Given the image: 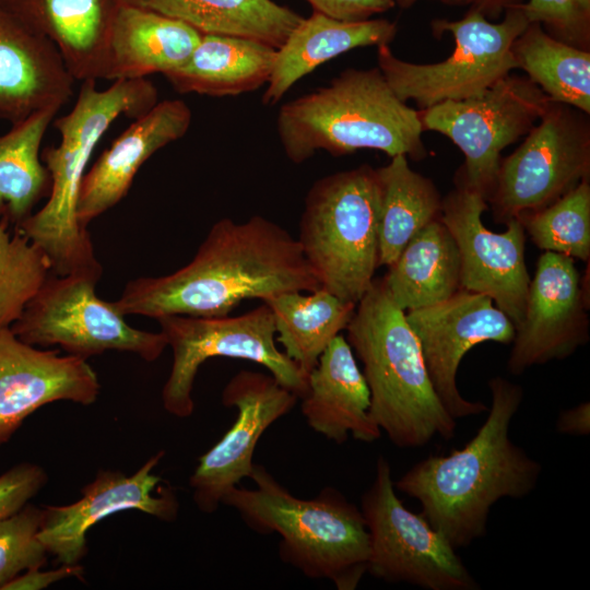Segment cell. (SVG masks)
<instances>
[{
    "instance_id": "cell-1",
    "label": "cell",
    "mask_w": 590,
    "mask_h": 590,
    "mask_svg": "<svg viewBox=\"0 0 590 590\" xmlns=\"http://www.w3.org/2000/svg\"><path fill=\"white\" fill-rule=\"evenodd\" d=\"M319 287L297 239L253 215L245 222L219 220L189 263L170 274L130 280L110 303L125 317H220L245 299Z\"/></svg>"
},
{
    "instance_id": "cell-2",
    "label": "cell",
    "mask_w": 590,
    "mask_h": 590,
    "mask_svg": "<svg viewBox=\"0 0 590 590\" xmlns=\"http://www.w3.org/2000/svg\"><path fill=\"white\" fill-rule=\"evenodd\" d=\"M487 386L491 406L475 435L459 449L416 462L394 482L456 548L483 538L492 507L502 498L528 496L542 474V464L509 435L523 389L502 376Z\"/></svg>"
},
{
    "instance_id": "cell-3",
    "label": "cell",
    "mask_w": 590,
    "mask_h": 590,
    "mask_svg": "<svg viewBox=\"0 0 590 590\" xmlns=\"http://www.w3.org/2000/svg\"><path fill=\"white\" fill-rule=\"evenodd\" d=\"M157 98L155 85L145 78L115 80L103 91L97 90L95 80H85L73 108L55 120L60 143L40 153L51 177L49 196L14 228L46 253L52 273L81 274L96 281L102 278L103 267L91 235L76 216L80 186L92 153L110 125L121 115L140 117Z\"/></svg>"
},
{
    "instance_id": "cell-4",
    "label": "cell",
    "mask_w": 590,
    "mask_h": 590,
    "mask_svg": "<svg viewBox=\"0 0 590 590\" xmlns=\"http://www.w3.org/2000/svg\"><path fill=\"white\" fill-rule=\"evenodd\" d=\"M346 341L363 365L370 415L398 448H422L455 437L457 420L438 398L420 343L382 280L356 304Z\"/></svg>"
},
{
    "instance_id": "cell-5",
    "label": "cell",
    "mask_w": 590,
    "mask_h": 590,
    "mask_svg": "<svg viewBox=\"0 0 590 590\" xmlns=\"http://www.w3.org/2000/svg\"><path fill=\"white\" fill-rule=\"evenodd\" d=\"M276 131L286 157L295 164L319 150L333 156L362 149L414 161L427 156L418 109L396 95L378 67L346 69L327 86L284 103Z\"/></svg>"
},
{
    "instance_id": "cell-6",
    "label": "cell",
    "mask_w": 590,
    "mask_h": 590,
    "mask_svg": "<svg viewBox=\"0 0 590 590\" xmlns=\"http://www.w3.org/2000/svg\"><path fill=\"white\" fill-rule=\"evenodd\" d=\"M253 488L235 486L222 505L235 509L259 534L276 533L282 562L310 579L355 590L367 574L369 536L358 507L340 491L323 488L316 497L294 496L263 465H253Z\"/></svg>"
},
{
    "instance_id": "cell-7",
    "label": "cell",
    "mask_w": 590,
    "mask_h": 590,
    "mask_svg": "<svg viewBox=\"0 0 590 590\" xmlns=\"http://www.w3.org/2000/svg\"><path fill=\"white\" fill-rule=\"evenodd\" d=\"M380 187L367 164L327 175L308 190L296 238L321 288L357 304L379 268Z\"/></svg>"
},
{
    "instance_id": "cell-8",
    "label": "cell",
    "mask_w": 590,
    "mask_h": 590,
    "mask_svg": "<svg viewBox=\"0 0 590 590\" xmlns=\"http://www.w3.org/2000/svg\"><path fill=\"white\" fill-rule=\"evenodd\" d=\"M528 24L520 4L507 9L497 23L475 10H468L460 20L436 19L430 23L434 35L450 33L455 42L448 58L436 63L409 62L384 44L377 46V67L396 95L402 102L413 99L418 109L463 101L517 69L511 47Z\"/></svg>"
},
{
    "instance_id": "cell-9",
    "label": "cell",
    "mask_w": 590,
    "mask_h": 590,
    "mask_svg": "<svg viewBox=\"0 0 590 590\" xmlns=\"http://www.w3.org/2000/svg\"><path fill=\"white\" fill-rule=\"evenodd\" d=\"M173 364L162 389V403L172 415L189 417L194 410L192 389L200 366L212 357L257 363L298 399L307 392V374L280 351L273 315L261 305L238 316L193 317L168 315L156 319Z\"/></svg>"
},
{
    "instance_id": "cell-10",
    "label": "cell",
    "mask_w": 590,
    "mask_h": 590,
    "mask_svg": "<svg viewBox=\"0 0 590 590\" xmlns=\"http://www.w3.org/2000/svg\"><path fill=\"white\" fill-rule=\"evenodd\" d=\"M369 536L367 573L387 582L426 590H479L457 548L422 514L398 497L388 459L379 456L374 479L361 498Z\"/></svg>"
},
{
    "instance_id": "cell-11",
    "label": "cell",
    "mask_w": 590,
    "mask_h": 590,
    "mask_svg": "<svg viewBox=\"0 0 590 590\" xmlns=\"http://www.w3.org/2000/svg\"><path fill=\"white\" fill-rule=\"evenodd\" d=\"M551 99L527 75L509 74L484 93L418 109L423 131L449 138L464 155L455 181L489 198L502 152L526 135Z\"/></svg>"
},
{
    "instance_id": "cell-12",
    "label": "cell",
    "mask_w": 590,
    "mask_h": 590,
    "mask_svg": "<svg viewBox=\"0 0 590 590\" xmlns=\"http://www.w3.org/2000/svg\"><path fill=\"white\" fill-rule=\"evenodd\" d=\"M97 282L86 275L51 272L11 330L31 345L58 346L85 359L120 351L156 361L167 347L165 335L129 326L110 302L96 295Z\"/></svg>"
},
{
    "instance_id": "cell-13",
    "label": "cell",
    "mask_w": 590,
    "mask_h": 590,
    "mask_svg": "<svg viewBox=\"0 0 590 590\" xmlns=\"http://www.w3.org/2000/svg\"><path fill=\"white\" fill-rule=\"evenodd\" d=\"M589 116L552 101L523 142L502 157L487 199L496 222L545 208L590 179Z\"/></svg>"
},
{
    "instance_id": "cell-14",
    "label": "cell",
    "mask_w": 590,
    "mask_h": 590,
    "mask_svg": "<svg viewBox=\"0 0 590 590\" xmlns=\"http://www.w3.org/2000/svg\"><path fill=\"white\" fill-rule=\"evenodd\" d=\"M442 198L440 220L451 233L460 255L461 288L488 296L515 326L524 312L530 284L526 266V232L518 219L494 233L482 222L485 198L464 185Z\"/></svg>"
},
{
    "instance_id": "cell-15",
    "label": "cell",
    "mask_w": 590,
    "mask_h": 590,
    "mask_svg": "<svg viewBox=\"0 0 590 590\" xmlns=\"http://www.w3.org/2000/svg\"><path fill=\"white\" fill-rule=\"evenodd\" d=\"M405 317L420 343L434 389L450 415L458 421L486 412L483 402L461 394L458 369L476 344H510L515 337L512 321L488 296L463 288L435 305L405 311Z\"/></svg>"
},
{
    "instance_id": "cell-16",
    "label": "cell",
    "mask_w": 590,
    "mask_h": 590,
    "mask_svg": "<svg viewBox=\"0 0 590 590\" xmlns=\"http://www.w3.org/2000/svg\"><path fill=\"white\" fill-rule=\"evenodd\" d=\"M298 398L270 373L240 370L225 385L222 403L235 408L237 417L222 438L198 459L189 477L192 500L213 514L225 495L250 476L253 453L263 433L288 414Z\"/></svg>"
},
{
    "instance_id": "cell-17",
    "label": "cell",
    "mask_w": 590,
    "mask_h": 590,
    "mask_svg": "<svg viewBox=\"0 0 590 590\" xmlns=\"http://www.w3.org/2000/svg\"><path fill=\"white\" fill-rule=\"evenodd\" d=\"M165 451L152 455L133 474L101 470L81 489L76 502L45 506L38 539L61 565H75L87 554V531L106 517L123 510H139L162 521H174L179 503L169 487H160L154 473Z\"/></svg>"
},
{
    "instance_id": "cell-18",
    "label": "cell",
    "mask_w": 590,
    "mask_h": 590,
    "mask_svg": "<svg viewBox=\"0 0 590 590\" xmlns=\"http://www.w3.org/2000/svg\"><path fill=\"white\" fill-rule=\"evenodd\" d=\"M588 302L571 257L544 251L530 280L524 312L515 326L507 368H529L569 357L589 340Z\"/></svg>"
},
{
    "instance_id": "cell-19",
    "label": "cell",
    "mask_w": 590,
    "mask_h": 590,
    "mask_svg": "<svg viewBox=\"0 0 590 590\" xmlns=\"http://www.w3.org/2000/svg\"><path fill=\"white\" fill-rule=\"evenodd\" d=\"M99 391L85 358L38 349L0 328V446L39 408L57 401L91 405Z\"/></svg>"
},
{
    "instance_id": "cell-20",
    "label": "cell",
    "mask_w": 590,
    "mask_h": 590,
    "mask_svg": "<svg viewBox=\"0 0 590 590\" xmlns=\"http://www.w3.org/2000/svg\"><path fill=\"white\" fill-rule=\"evenodd\" d=\"M192 114L180 99L157 102L114 140L85 172L76 216L82 227L114 208L128 193L140 167L160 149L182 138Z\"/></svg>"
},
{
    "instance_id": "cell-21",
    "label": "cell",
    "mask_w": 590,
    "mask_h": 590,
    "mask_svg": "<svg viewBox=\"0 0 590 590\" xmlns=\"http://www.w3.org/2000/svg\"><path fill=\"white\" fill-rule=\"evenodd\" d=\"M74 83L56 46L0 4V119L14 123L61 108Z\"/></svg>"
},
{
    "instance_id": "cell-22",
    "label": "cell",
    "mask_w": 590,
    "mask_h": 590,
    "mask_svg": "<svg viewBox=\"0 0 590 590\" xmlns=\"http://www.w3.org/2000/svg\"><path fill=\"white\" fill-rule=\"evenodd\" d=\"M300 411L308 426L335 444L351 435L373 442L381 429L370 415V392L355 354L343 334L337 335L307 375Z\"/></svg>"
},
{
    "instance_id": "cell-23",
    "label": "cell",
    "mask_w": 590,
    "mask_h": 590,
    "mask_svg": "<svg viewBox=\"0 0 590 590\" xmlns=\"http://www.w3.org/2000/svg\"><path fill=\"white\" fill-rule=\"evenodd\" d=\"M0 4L56 46L75 81L106 79L120 0H0Z\"/></svg>"
},
{
    "instance_id": "cell-24",
    "label": "cell",
    "mask_w": 590,
    "mask_h": 590,
    "mask_svg": "<svg viewBox=\"0 0 590 590\" xmlns=\"http://www.w3.org/2000/svg\"><path fill=\"white\" fill-rule=\"evenodd\" d=\"M201 35L182 21L120 1L109 39L106 80L165 75L187 62Z\"/></svg>"
},
{
    "instance_id": "cell-25",
    "label": "cell",
    "mask_w": 590,
    "mask_h": 590,
    "mask_svg": "<svg viewBox=\"0 0 590 590\" xmlns=\"http://www.w3.org/2000/svg\"><path fill=\"white\" fill-rule=\"evenodd\" d=\"M396 35L397 23L387 19L345 22L314 11L276 50L262 103H279L297 81L322 63L358 47L389 45Z\"/></svg>"
},
{
    "instance_id": "cell-26",
    "label": "cell",
    "mask_w": 590,
    "mask_h": 590,
    "mask_svg": "<svg viewBox=\"0 0 590 590\" xmlns=\"http://www.w3.org/2000/svg\"><path fill=\"white\" fill-rule=\"evenodd\" d=\"M276 48L259 40L202 34L190 58L165 74L179 93L233 96L268 84Z\"/></svg>"
},
{
    "instance_id": "cell-27",
    "label": "cell",
    "mask_w": 590,
    "mask_h": 590,
    "mask_svg": "<svg viewBox=\"0 0 590 590\" xmlns=\"http://www.w3.org/2000/svg\"><path fill=\"white\" fill-rule=\"evenodd\" d=\"M381 280L404 311L440 303L461 288L459 250L440 217L416 233Z\"/></svg>"
},
{
    "instance_id": "cell-28",
    "label": "cell",
    "mask_w": 590,
    "mask_h": 590,
    "mask_svg": "<svg viewBox=\"0 0 590 590\" xmlns=\"http://www.w3.org/2000/svg\"><path fill=\"white\" fill-rule=\"evenodd\" d=\"M182 21L202 34L263 42L279 49L303 16L273 0H120Z\"/></svg>"
},
{
    "instance_id": "cell-29",
    "label": "cell",
    "mask_w": 590,
    "mask_h": 590,
    "mask_svg": "<svg viewBox=\"0 0 590 590\" xmlns=\"http://www.w3.org/2000/svg\"><path fill=\"white\" fill-rule=\"evenodd\" d=\"M261 302L272 311L276 342L307 375L331 341L346 329L356 308V304L321 287L285 292Z\"/></svg>"
},
{
    "instance_id": "cell-30",
    "label": "cell",
    "mask_w": 590,
    "mask_h": 590,
    "mask_svg": "<svg viewBox=\"0 0 590 590\" xmlns=\"http://www.w3.org/2000/svg\"><path fill=\"white\" fill-rule=\"evenodd\" d=\"M59 109H39L0 134V221L14 228L49 196L51 177L42 161L40 144Z\"/></svg>"
},
{
    "instance_id": "cell-31",
    "label": "cell",
    "mask_w": 590,
    "mask_h": 590,
    "mask_svg": "<svg viewBox=\"0 0 590 590\" xmlns=\"http://www.w3.org/2000/svg\"><path fill=\"white\" fill-rule=\"evenodd\" d=\"M380 187L379 267L391 266L405 245L441 214L435 184L413 170L403 154L376 168Z\"/></svg>"
},
{
    "instance_id": "cell-32",
    "label": "cell",
    "mask_w": 590,
    "mask_h": 590,
    "mask_svg": "<svg viewBox=\"0 0 590 590\" xmlns=\"http://www.w3.org/2000/svg\"><path fill=\"white\" fill-rule=\"evenodd\" d=\"M511 51L516 68L551 101L590 115V50L560 42L539 23H529Z\"/></svg>"
},
{
    "instance_id": "cell-33",
    "label": "cell",
    "mask_w": 590,
    "mask_h": 590,
    "mask_svg": "<svg viewBox=\"0 0 590 590\" xmlns=\"http://www.w3.org/2000/svg\"><path fill=\"white\" fill-rule=\"evenodd\" d=\"M518 220L540 249L589 262L590 179L582 180L547 206Z\"/></svg>"
},
{
    "instance_id": "cell-34",
    "label": "cell",
    "mask_w": 590,
    "mask_h": 590,
    "mask_svg": "<svg viewBox=\"0 0 590 590\" xmlns=\"http://www.w3.org/2000/svg\"><path fill=\"white\" fill-rule=\"evenodd\" d=\"M52 272L46 253L0 221V328L11 327Z\"/></svg>"
},
{
    "instance_id": "cell-35",
    "label": "cell",
    "mask_w": 590,
    "mask_h": 590,
    "mask_svg": "<svg viewBox=\"0 0 590 590\" xmlns=\"http://www.w3.org/2000/svg\"><path fill=\"white\" fill-rule=\"evenodd\" d=\"M42 519L43 508L26 504L0 520V589L21 571L45 565L47 550L37 535Z\"/></svg>"
},
{
    "instance_id": "cell-36",
    "label": "cell",
    "mask_w": 590,
    "mask_h": 590,
    "mask_svg": "<svg viewBox=\"0 0 590 590\" xmlns=\"http://www.w3.org/2000/svg\"><path fill=\"white\" fill-rule=\"evenodd\" d=\"M520 8L552 37L590 50V0H527Z\"/></svg>"
},
{
    "instance_id": "cell-37",
    "label": "cell",
    "mask_w": 590,
    "mask_h": 590,
    "mask_svg": "<svg viewBox=\"0 0 590 590\" xmlns=\"http://www.w3.org/2000/svg\"><path fill=\"white\" fill-rule=\"evenodd\" d=\"M48 482L46 471L23 462L0 475V520L20 511Z\"/></svg>"
},
{
    "instance_id": "cell-38",
    "label": "cell",
    "mask_w": 590,
    "mask_h": 590,
    "mask_svg": "<svg viewBox=\"0 0 590 590\" xmlns=\"http://www.w3.org/2000/svg\"><path fill=\"white\" fill-rule=\"evenodd\" d=\"M315 12L329 17L357 22L396 7L394 0H306Z\"/></svg>"
},
{
    "instance_id": "cell-39",
    "label": "cell",
    "mask_w": 590,
    "mask_h": 590,
    "mask_svg": "<svg viewBox=\"0 0 590 590\" xmlns=\"http://www.w3.org/2000/svg\"><path fill=\"white\" fill-rule=\"evenodd\" d=\"M72 577L84 579V568L80 564L62 565L57 569L46 571L33 568L16 576L3 587V590H42L57 581Z\"/></svg>"
},
{
    "instance_id": "cell-40",
    "label": "cell",
    "mask_w": 590,
    "mask_h": 590,
    "mask_svg": "<svg viewBox=\"0 0 590 590\" xmlns=\"http://www.w3.org/2000/svg\"><path fill=\"white\" fill-rule=\"evenodd\" d=\"M400 8L406 9L414 5L420 0H394ZM446 5L468 7L482 13L489 21L498 20L509 8L519 5L524 0H434Z\"/></svg>"
},
{
    "instance_id": "cell-41",
    "label": "cell",
    "mask_w": 590,
    "mask_h": 590,
    "mask_svg": "<svg viewBox=\"0 0 590 590\" xmlns=\"http://www.w3.org/2000/svg\"><path fill=\"white\" fill-rule=\"evenodd\" d=\"M556 430L564 435L588 436L590 434V402L563 410L555 423Z\"/></svg>"
}]
</instances>
